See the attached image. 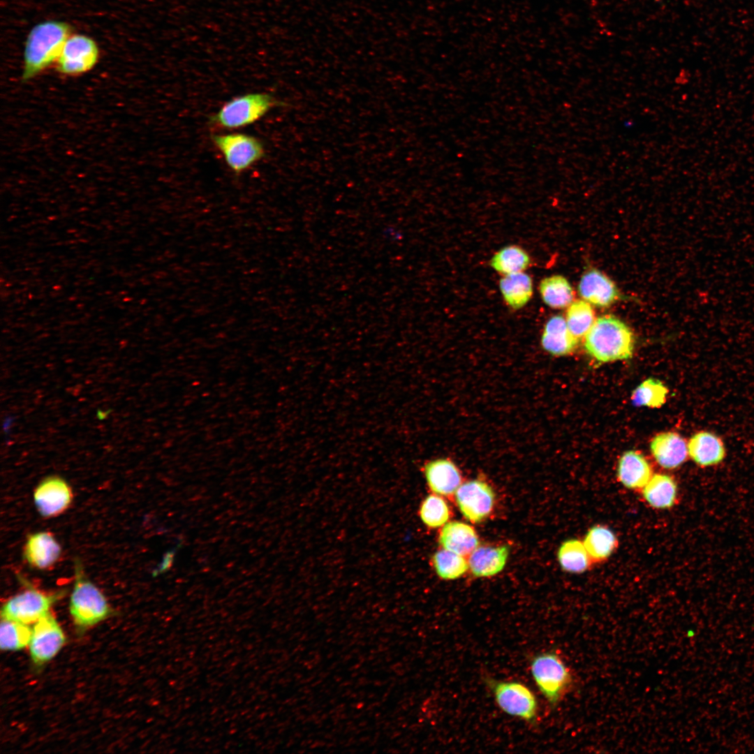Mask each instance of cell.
I'll use <instances>...</instances> for the list:
<instances>
[{
	"label": "cell",
	"mask_w": 754,
	"mask_h": 754,
	"mask_svg": "<svg viewBox=\"0 0 754 754\" xmlns=\"http://www.w3.org/2000/svg\"><path fill=\"white\" fill-rule=\"evenodd\" d=\"M61 547L48 531L29 535L25 542L23 555L29 566L38 570L52 568L60 559Z\"/></svg>",
	"instance_id": "4fadbf2b"
},
{
	"label": "cell",
	"mask_w": 754,
	"mask_h": 754,
	"mask_svg": "<svg viewBox=\"0 0 754 754\" xmlns=\"http://www.w3.org/2000/svg\"><path fill=\"white\" fill-rule=\"evenodd\" d=\"M71 32L68 23L58 20L41 22L31 29L24 49L23 81L36 77L57 61Z\"/></svg>",
	"instance_id": "6da1fadb"
},
{
	"label": "cell",
	"mask_w": 754,
	"mask_h": 754,
	"mask_svg": "<svg viewBox=\"0 0 754 754\" xmlns=\"http://www.w3.org/2000/svg\"><path fill=\"white\" fill-rule=\"evenodd\" d=\"M423 471L429 489L436 494L450 496L455 494L461 485L459 468L448 459L429 461L424 464Z\"/></svg>",
	"instance_id": "9a60e30c"
},
{
	"label": "cell",
	"mask_w": 754,
	"mask_h": 754,
	"mask_svg": "<svg viewBox=\"0 0 754 754\" xmlns=\"http://www.w3.org/2000/svg\"><path fill=\"white\" fill-rule=\"evenodd\" d=\"M433 566L438 577L443 579H455L462 576L469 567L464 556L445 549L436 552L432 556Z\"/></svg>",
	"instance_id": "f1b7e54d"
},
{
	"label": "cell",
	"mask_w": 754,
	"mask_h": 754,
	"mask_svg": "<svg viewBox=\"0 0 754 754\" xmlns=\"http://www.w3.org/2000/svg\"><path fill=\"white\" fill-rule=\"evenodd\" d=\"M652 475L651 466L642 453L629 450L621 457L617 466V477L626 488L642 490Z\"/></svg>",
	"instance_id": "d6986e66"
},
{
	"label": "cell",
	"mask_w": 754,
	"mask_h": 754,
	"mask_svg": "<svg viewBox=\"0 0 754 754\" xmlns=\"http://www.w3.org/2000/svg\"><path fill=\"white\" fill-rule=\"evenodd\" d=\"M443 549L458 554H471L479 545L478 535L474 528L461 522L445 524L438 537Z\"/></svg>",
	"instance_id": "44dd1931"
},
{
	"label": "cell",
	"mask_w": 754,
	"mask_h": 754,
	"mask_svg": "<svg viewBox=\"0 0 754 754\" xmlns=\"http://www.w3.org/2000/svg\"><path fill=\"white\" fill-rule=\"evenodd\" d=\"M688 456L702 468L716 466L725 459L726 449L717 434L702 430L694 434L688 442Z\"/></svg>",
	"instance_id": "2e32d148"
},
{
	"label": "cell",
	"mask_w": 754,
	"mask_h": 754,
	"mask_svg": "<svg viewBox=\"0 0 754 754\" xmlns=\"http://www.w3.org/2000/svg\"><path fill=\"white\" fill-rule=\"evenodd\" d=\"M584 348L600 362H610L630 358L635 338L630 328L612 315L598 318L585 334Z\"/></svg>",
	"instance_id": "7a4b0ae2"
},
{
	"label": "cell",
	"mask_w": 754,
	"mask_h": 754,
	"mask_svg": "<svg viewBox=\"0 0 754 754\" xmlns=\"http://www.w3.org/2000/svg\"><path fill=\"white\" fill-rule=\"evenodd\" d=\"M532 677L549 705L555 707L570 687L569 669L556 652L545 651L529 658Z\"/></svg>",
	"instance_id": "277c9868"
},
{
	"label": "cell",
	"mask_w": 754,
	"mask_h": 754,
	"mask_svg": "<svg viewBox=\"0 0 754 754\" xmlns=\"http://www.w3.org/2000/svg\"><path fill=\"white\" fill-rule=\"evenodd\" d=\"M578 291L585 301L598 307L609 306L620 295L614 283L594 268L589 269L582 276Z\"/></svg>",
	"instance_id": "5bb4252c"
},
{
	"label": "cell",
	"mask_w": 754,
	"mask_h": 754,
	"mask_svg": "<svg viewBox=\"0 0 754 754\" xmlns=\"http://www.w3.org/2000/svg\"><path fill=\"white\" fill-rule=\"evenodd\" d=\"M484 681L491 692L498 707L505 714L535 725L538 720V702L535 693L517 681H505L486 677Z\"/></svg>",
	"instance_id": "5b68a950"
},
{
	"label": "cell",
	"mask_w": 754,
	"mask_h": 754,
	"mask_svg": "<svg viewBox=\"0 0 754 754\" xmlns=\"http://www.w3.org/2000/svg\"><path fill=\"white\" fill-rule=\"evenodd\" d=\"M582 541L593 563L607 560L619 544L613 531L603 525H595L589 528Z\"/></svg>",
	"instance_id": "cb8c5ba5"
},
{
	"label": "cell",
	"mask_w": 754,
	"mask_h": 754,
	"mask_svg": "<svg viewBox=\"0 0 754 754\" xmlns=\"http://www.w3.org/2000/svg\"><path fill=\"white\" fill-rule=\"evenodd\" d=\"M73 500L72 489L68 482L57 475L48 476L34 489V501L39 514L54 517L65 512Z\"/></svg>",
	"instance_id": "7c38bea8"
},
{
	"label": "cell",
	"mask_w": 754,
	"mask_h": 754,
	"mask_svg": "<svg viewBox=\"0 0 754 754\" xmlns=\"http://www.w3.org/2000/svg\"><path fill=\"white\" fill-rule=\"evenodd\" d=\"M650 448L656 461L665 468H678L686 461L688 456V444L676 432L657 434L651 440Z\"/></svg>",
	"instance_id": "e0dca14e"
},
{
	"label": "cell",
	"mask_w": 754,
	"mask_h": 754,
	"mask_svg": "<svg viewBox=\"0 0 754 754\" xmlns=\"http://www.w3.org/2000/svg\"><path fill=\"white\" fill-rule=\"evenodd\" d=\"M667 393V387L661 381L649 378L634 390L631 401L637 407L659 408L665 404Z\"/></svg>",
	"instance_id": "f546056e"
},
{
	"label": "cell",
	"mask_w": 754,
	"mask_h": 754,
	"mask_svg": "<svg viewBox=\"0 0 754 754\" xmlns=\"http://www.w3.org/2000/svg\"><path fill=\"white\" fill-rule=\"evenodd\" d=\"M62 593H45L27 586L25 590L4 603L1 611V619L34 624L50 612L51 607L61 598Z\"/></svg>",
	"instance_id": "52a82bcc"
},
{
	"label": "cell",
	"mask_w": 754,
	"mask_h": 754,
	"mask_svg": "<svg viewBox=\"0 0 754 754\" xmlns=\"http://www.w3.org/2000/svg\"><path fill=\"white\" fill-rule=\"evenodd\" d=\"M566 320L571 333L579 339L585 336L596 320L590 304L586 301L577 300L568 306Z\"/></svg>",
	"instance_id": "4dcf8cb0"
},
{
	"label": "cell",
	"mask_w": 754,
	"mask_h": 754,
	"mask_svg": "<svg viewBox=\"0 0 754 754\" xmlns=\"http://www.w3.org/2000/svg\"><path fill=\"white\" fill-rule=\"evenodd\" d=\"M644 501L656 509L673 507L677 500L678 486L675 480L664 473L653 474L642 489Z\"/></svg>",
	"instance_id": "7402d4cb"
},
{
	"label": "cell",
	"mask_w": 754,
	"mask_h": 754,
	"mask_svg": "<svg viewBox=\"0 0 754 754\" xmlns=\"http://www.w3.org/2000/svg\"><path fill=\"white\" fill-rule=\"evenodd\" d=\"M491 267L497 272L507 275L524 272L530 264L528 253L517 245H509L498 251L490 260Z\"/></svg>",
	"instance_id": "4316f807"
},
{
	"label": "cell",
	"mask_w": 754,
	"mask_h": 754,
	"mask_svg": "<svg viewBox=\"0 0 754 754\" xmlns=\"http://www.w3.org/2000/svg\"><path fill=\"white\" fill-rule=\"evenodd\" d=\"M66 642L64 633L50 612L34 623L29 644L32 662L40 666L52 659Z\"/></svg>",
	"instance_id": "30bf717a"
},
{
	"label": "cell",
	"mask_w": 754,
	"mask_h": 754,
	"mask_svg": "<svg viewBox=\"0 0 754 754\" xmlns=\"http://www.w3.org/2000/svg\"><path fill=\"white\" fill-rule=\"evenodd\" d=\"M0 647L3 651H17L29 646L32 628L29 625L1 619Z\"/></svg>",
	"instance_id": "83f0119b"
},
{
	"label": "cell",
	"mask_w": 754,
	"mask_h": 754,
	"mask_svg": "<svg viewBox=\"0 0 754 754\" xmlns=\"http://www.w3.org/2000/svg\"><path fill=\"white\" fill-rule=\"evenodd\" d=\"M98 57V47L93 38L82 34L70 36L57 61V69L65 75H80L91 70Z\"/></svg>",
	"instance_id": "9c48e42d"
},
{
	"label": "cell",
	"mask_w": 754,
	"mask_h": 754,
	"mask_svg": "<svg viewBox=\"0 0 754 754\" xmlns=\"http://www.w3.org/2000/svg\"><path fill=\"white\" fill-rule=\"evenodd\" d=\"M276 104L269 94H246L226 103L210 117V123L227 129L246 126L259 120Z\"/></svg>",
	"instance_id": "8992f818"
},
{
	"label": "cell",
	"mask_w": 754,
	"mask_h": 754,
	"mask_svg": "<svg viewBox=\"0 0 754 754\" xmlns=\"http://www.w3.org/2000/svg\"><path fill=\"white\" fill-rule=\"evenodd\" d=\"M212 141L223 156L228 166L237 174L251 168L265 154L262 142L245 133L214 135Z\"/></svg>",
	"instance_id": "ba28073f"
},
{
	"label": "cell",
	"mask_w": 754,
	"mask_h": 754,
	"mask_svg": "<svg viewBox=\"0 0 754 754\" xmlns=\"http://www.w3.org/2000/svg\"><path fill=\"white\" fill-rule=\"evenodd\" d=\"M539 291L543 302L552 309L567 307L574 298L570 283L561 275H552L543 279L540 283Z\"/></svg>",
	"instance_id": "484cf974"
},
{
	"label": "cell",
	"mask_w": 754,
	"mask_h": 754,
	"mask_svg": "<svg viewBox=\"0 0 754 754\" xmlns=\"http://www.w3.org/2000/svg\"><path fill=\"white\" fill-rule=\"evenodd\" d=\"M499 289L505 304L512 309H519L532 297L533 281L524 272L503 275L499 280Z\"/></svg>",
	"instance_id": "603a6c76"
},
{
	"label": "cell",
	"mask_w": 754,
	"mask_h": 754,
	"mask_svg": "<svg viewBox=\"0 0 754 754\" xmlns=\"http://www.w3.org/2000/svg\"><path fill=\"white\" fill-rule=\"evenodd\" d=\"M454 496L459 510L472 523L485 519L494 507V493L482 480H473L461 484Z\"/></svg>",
	"instance_id": "8fae6325"
},
{
	"label": "cell",
	"mask_w": 754,
	"mask_h": 754,
	"mask_svg": "<svg viewBox=\"0 0 754 754\" xmlns=\"http://www.w3.org/2000/svg\"><path fill=\"white\" fill-rule=\"evenodd\" d=\"M508 545L478 547L468 560L471 571L475 577H488L500 572L505 566Z\"/></svg>",
	"instance_id": "ffe728a7"
},
{
	"label": "cell",
	"mask_w": 754,
	"mask_h": 754,
	"mask_svg": "<svg viewBox=\"0 0 754 754\" xmlns=\"http://www.w3.org/2000/svg\"><path fill=\"white\" fill-rule=\"evenodd\" d=\"M557 559L563 570L575 574L585 572L593 563L583 541L575 538L567 540L560 545Z\"/></svg>",
	"instance_id": "d4e9b609"
},
{
	"label": "cell",
	"mask_w": 754,
	"mask_h": 754,
	"mask_svg": "<svg viewBox=\"0 0 754 754\" xmlns=\"http://www.w3.org/2000/svg\"><path fill=\"white\" fill-rule=\"evenodd\" d=\"M450 509L445 501L436 494L427 496L419 509V515L422 522L432 528L445 525L450 518Z\"/></svg>",
	"instance_id": "1f68e13d"
},
{
	"label": "cell",
	"mask_w": 754,
	"mask_h": 754,
	"mask_svg": "<svg viewBox=\"0 0 754 754\" xmlns=\"http://www.w3.org/2000/svg\"><path fill=\"white\" fill-rule=\"evenodd\" d=\"M542 348L553 356H564L573 353L579 339L570 331L566 318L561 315L551 317L545 323L541 336Z\"/></svg>",
	"instance_id": "ac0fdd59"
},
{
	"label": "cell",
	"mask_w": 754,
	"mask_h": 754,
	"mask_svg": "<svg viewBox=\"0 0 754 754\" xmlns=\"http://www.w3.org/2000/svg\"><path fill=\"white\" fill-rule=\"evenodd\" d=\"M74 569L69 611L74 623L80 629H86L105 619L111 608L102 591L84 575L79 561L75 563Z\"/></svg>",
	"instance_id": "3957f363"
}]
</instances>
